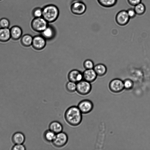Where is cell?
Returning <instances> with one entry per match:
<instances>
[{
    "label": "cell",
    "instance_id": "1",
    "mask_svg": "<svg viewBox=\"0 0 150 150\" xmlns=\"http://www.w3.org/2000/svg\"><path fill=\"white\" fill-rule=\"evenodd\" d=\"M82 113L77 106H72L68 108L64 114L66 122L72 126L79 125L82 120Z\"/></svg>",
    "mask_w": 150,
    "mask_h": 150
},
{
    "label": "cell",
    "instance_id": "2",
    "mask_svg": "<svg viewBox=\"0 0 150 150\" xmlns=\"http://www.w3.org/2000/svg\"><path fill=\"white\" fill-rule=\"evenodd\" d=\"M42 16L48 23H52L58 18L59 15V11L58 7L53 4H49L42 8Z\"/></svg>",
    "mask_w": 150,
    "mask_h": 150
},
{
    "label": "cell",
    "instance_id": "3",
    "mask_svg": "<svg viewBox=\"0 0 150 150\" xmlns=\"http://www.w3.org/2000/svg\"><path fill=\"white\" fill-rule=\"evenodd\" d=\"M48 23L42 17L34 18L31 21V26L35 31L41 33L48 26Z\"/></svg>",
    "mask_w": 150,
    "mask_h": 150
},
{
    "label": "cell",
    "instance_id": "4",
    "mask_svg": "<svg viewBox=\"0 0 150 150\" xmlns=\"http://www.w3.org/2000/svg\"><path fill=\"white\" fill-rule=\"evenodd\" d=\"M92 86L90 83L83 79L76 83V92L80 95L85 96L91 91Z\"/></svg>",
    "mask_w": 150,
    "mask_h": 150
},
{
    "label": "cell",
    "instance_id": "5",
    "mask_svg": "<svg viewBox=\"0 0 150 150\" xmlns=\"http://www.w3.org/2000/svg\"><path fill=\"white\" fill-rule=\"evenodd\" d=\"M68 140V137L67 134L66 133L62 132L56 134L52 143L54 146L60 148L66 145Z\"/></svg>",
    "mask_w": 150,
    "mask_h": 150
},
{
    "label": "cell",
    "instance_id": "6",
    "mask_svg": "<svg viewBox=\"0 0 150 150\" xmlns=\"http://www.w3.org/2000/svg\"><path fill=\"white\" fill-rule=\"evenodd\" d=\"M70 10L73 14L80 15L85 13L86 10V7L83 2L80 1H76L71 4Z\"/></svg>",
    "mask_w": 150,
    "mask_h": 150
},
{
    "label": "cell",
    "instance_id": "7",
    "mask_svg": "<svg viewBox=\"0 0 150 150\" xmlns=\"http://www.w3.org/2000/svg\"><path fill=\"white\" fill-rule=\"evenodd\" d=\"M130 18L127 11L122 10L116 14L115 20L117 23L119 25L123 26L126 25L129 22Z\"/></svg>",
    "mask_w": 150,
    "mask_h": 150
},
{
    "label": "cell",
    "instance_id": "8",
    "mask_svg": "<svg viewBox=\"0 0 150 150\" xmlns=\"http://www.w3.org/2000/svg\"><path fill=\"white\" fill-rule=\"evenodd\" d=\"M77 106L82 114H87L92 110L93 105L91 100L84 99L80 101Z\"/></svg>",
    "mask_w": 150,
    "mask_h": 150
},
{
    "label": "cell",
    "instance_id": "9",
    "mask_svg": "<svg viewBox=\"0 0 150 150\" xmlns=\"http://www.w3.org/2000/svg\"><path fill=\"white\" fill-rule=\"evenodd\" d=\"M46 43V40L42 35H37L33 37L32 45L35 49L40 50L45 47Z\"/></svg>",
    "mask_w": 150,
    "mask_h": 150
},
{
    "label": "cell",
    "instance_id": "10",
    "mask_svg": "<svg viewBox=\"0 0 150 150\" xmlns=\"http://www.w3.org/2000/svg\"><path fill=\"white\" fill-rule=\"evenodd\" d=\"M109 88L110 90L113 93L120 92L124 89L123 81L120 79H114L110 82Z\"/></svg>",
    "mask_w": 150,
    "mask_h": 150
},
{
    "label": "cell",
    "instance_id": "11",
    "mask_svg": "<svg viewBox=\"0 0 150 150\" xmlns=\"http://www.w3.org/2000/svg\"><path fill=\"white\" fill-rule=\"evenodd\" d=\"M68 78L69 81L77 83L83 79V73L77 69L72 70L69 73Z\"/></svg>",
    "mask_w": 150,
    "mask_h": 150
},
{
    "label": "cell",
    "instance_id": "12",
    "mask_svg": "<svg viewBox=\"0 0 150 150\" xmlns=\"http://www.w3.org/2000/svg\"><path fill=\"white\" fill-rule=\"evenodd\" d=\"M41 33V35L46 40H50L54 38L56 35V31L52 26L49 25Z\"/></svg>",
    "mask_w": 150,
    "mask_h": 150
},
{
    "label": "cell",
    "instance_id": "13",
    "mask_svg": "<svg viewBox=\"0 0 150 150\" xmlns=\"http://www.w3.org/2000/svg\"><path fill=\"white\" fill-rule=\"evenodd\" d=\"M82 73L83 79L90 83L94 81L98 76L93 69H86Z\"/></svg>",
    "mask_w": 150,
    "mask_h": 150
},
{
    "label": "cell",
    "instance_id": "14",
    "mask_svg": "<svg viewBox=\"0 0 150 150\" xmlns=\"http://www.w3.org/2000/svg\"><path fill=\"white\" fill-rule=\"evenodd\" d=\"M10 29L11 38L14 40H17L21 37L23 33L21 28L18 25H14Z\"/></svg>",
    "mask_w": 150,
    "mask_h": 150
},
{
    "label": "cell",
    "instance_id": "15",
    "mask_svg": "<svg viewBox=\"0 0 150 150\" xmlns=\"http://www.w3.org/2000/svg\"><path fill=\"white\" fill-rule=\"evenodd\" d=\"M25 140L24 134L20 132H17L14 133L11 137L12 141L14 144H23Z\"/></svg>",
    "mask_w": 150,
    "mask_h": 150
},
{
    "label": "cell",
    "instance_id": "16",
    "mask_svg": "<svg viewBox=\"0 0 150 150\" xmlns=\"http://www.w3.org/2000/svg\"><path fill=\"white\" fill-rule=\"evenodd\" d=\"M63 129L62 124L57 121H54L51 122L49 125V129L56 134L62 132Z\"/></svg>",
    "mask_w": 150,
    "mask_h": 150
},
{
    "label": "cell",
    "instance_id": "17",
    "mask_svg": "<svg viewBox=\"0 0 150 150\" xmlns=\"http://www.w3.org/2000/svg\"><path fill=\"white\" fill-rule=\"evenodd\" d=\"M11 38L10 29L8 28H0V41H8Z\"/></svg>",
    "mask_w": 150,
    "mask_h": 150
},
{
    "label": "cell",
    "instance_id": "18",
    "mask_svg": "<svg viewBox=\"0 0 150 150\" xmlns=\"http://www.w3.org/2000/svg\"><path fill=\"white\" fill-rule=\"evenodd\" d=\"M97 76H103L107 72V68L106 66L102 64H98L94 66L93 68Z\"/></svg>",
    "mask_w": 150,
    "mask_h": 150
},
{
    "label": "cell",
    "instance_id": "19",
    "mask_svg": "<svg viewBox=\"0 0 150 150\" xmlns=\"http://www.w3.org/2000/svg\"><path fill=\"white\" fill-rule=\"evenodd\" d=\"M33 37L30 35L26 34L21 38V42L25 47H28L32 45Z\"/></svg>",
    "mask_w": 150,
    "mask_h": 150
},
{
    "label": "cell",
    "instance_id": "20",
    "mask_svg": "<svg viewBox=\"0 0 150 150\" xmlns=\"http://www.w3.org/2000/svg\"><path fill=\"white\" fill-rule=\"evenodd\" d=\"M98 4L102 6L109 8L116 5L118 0H97Z\"/></svg>",
    "mask_w": 150,
    "mask_h": 150
},
{
    "label": "cell",
    "instance_id": "21",
    "mask_svg": "<svg viewBox=\"0 0 150 150\" xmlns=\"http://www.w3.org/2000/svg\"><path fill=\"white\" fill-rule=\"evenodd\" d=\"M134 8L136 14L138 16H141L144 14L146 10L145 5L142 2L134 6Z\"/></svg>",
    "mask_w": 150,
    "mask_h": 150
},
{
    "label": "cell",
    "instance_id": "22",
    "mask_svg": "<svg viewBox=\"0 0 150 150\" xmlns=\"http://www.w3.org/2000/svg\"><path fill=\"white\" fill-rule=\"evenodd\" d=\"M56 134L49 129L45 131L43 134V137L45 140L48 142H52Z\"/></svg>",
    "mask_w": 150,
    "mask_h": 150
},
{
    "label": "cell",
    "instance_id": "23",
    "mask_svg": "<svg viewBox=\"0 0 150 150\" xmlns=\"http://www.w3.org/2000/svg\"><path fill=\"white\" fill-rule=\"evenodd\" d=\"M76 88V83L71 81H69L66 85V90L70 93H73L75 91Z\"/></svg>",
    "mask_w": 150,
    "mask_h": 150
},
{
    "label": "cell",
    "instance_id": "24",
    "mask_svg": "<svg viewBox=\"0 0 150 150\" xmlns=\"http://www.w3.org/2000/svg\"><path fill=\"white\" fill-rule=\"evenodd\" d=\"M123 81L124 88L125 89L130 90L133 88L134 83L132 80L129 79H126Z\"/></svg>",
    "mask_w": 150,
    "mask_h": 150
},
{
    "label": "cell",
    "instance_id": "25",
    "mask_svg": "<svg viewBox=\"0 0 150 150\" xmlns=\"http://www.w3.org/2000/svg\"><path fill=\"white\" fill-rule=\"evenodd\" d=\"M32 14L34 18L42 17V8L39 7L35 8L32 11Z\"/></svg>",
    "mask_w": 150,
    "mask_h": 150
},
{
    "label": "cell",
    "instance_id": "26",
    "mask_svg": "<svg viewBox=\"0 0 150 150\" xmlns=\"http://www.w3.org/2000/svg\"><path fill=\"white\" fill-rule=\"evenodd\" d=\"M83 66L86 69H93L95 65L92 60L90 59H87L84 61Z\"/></svg>",
    "mask_w": 150,
    "mask_h": 150
},
{
    "label": "cell",
    "instance_id": "27",
    "mask_svg": "<svg viewBox=\"0 0 150 150\" xmlns=\"http://www.w3.org/2000/svg\"><path fill=\"white\" fill-rule=\"evenodd\" d=\"M10 25V21L7 18H2L0 19V28H8Z\"/></svg>",
    "mask_w": 150,
    "mask_h": 150
},
{
    "label": "cell",
    "instance_id": "28",
    "mask_svg": "<svg viewBox=\"0 0 150 150\" xmlns=\"http://www.w3.org/2000/svg\"><path fill=\"white\" fill-rule=\"evenodd\" d=\"M12 150H25L26 149L25 146L23 144H15L11 148Z\"/></svg>",
    "mask_w": 150,
    "mask_h": 150
},
{
    "label": "cell",
    "instance_id": "29",
    "mask_svg": "<svg viewBox=\"0 0 150 150\" xmlns=\"http://www.w3.org/2000/svg\"><path fill=\"white\" fill-rule=\"evenodd\" d=\"M127 14L130 18H133L137 15L136 12L134 8H129L127 11Z\"/></svg>",
    "mask_w": 150,
    "mask_h": 150
},
{
    "label": "cell",
    "instance_id": "30",
    "mask_svg": "<svg viewBox=\"0 0 150 150\" xmlns=\"http://www.w3.org/2000/svg\"><path fill=\"white\" fill-rule=\"evenodd\" d=\"M142 0H127L128 3L131 6H135L141 2Z\"/></svg>",
    "mask_w": 150,
    "mask_h": 150
},
{
    "label": "cell",
    "instance_id": "31",
    "mask_svg": "<svg viewBox=\"0 0 150 150\" xmlns=\"http://www.w3.org/2000/svg\"><path fill=\"white\" fill-rule=\"evenodd\" d=\"M1 0H0V1H1Z\"/></svg>",
    "mask_w": 150,
    "mask_h": 150
}]
</instances>
